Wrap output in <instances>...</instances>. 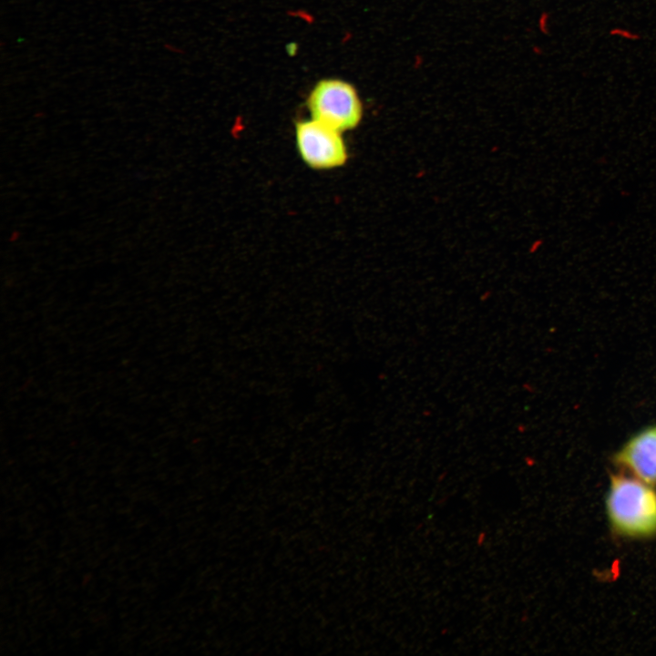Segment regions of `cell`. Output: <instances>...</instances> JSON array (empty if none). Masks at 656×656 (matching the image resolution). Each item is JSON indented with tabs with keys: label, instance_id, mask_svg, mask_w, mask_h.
Masks as SVG:
<instances>
[{
	"label": "cell",
	"instance_id": "obj_1",
	"mask_svg": "<svg viewBox=\"0 0 656 656\" xmlns=\"http://www.w3.org/2000/svg\"><path fill=\"white\" fill-rule=\"evenodd\" d=\"M606 509L613 528L621 535H656V491L640 479L612 476Z\"/></svg>",
	"mask_w": 656,
	"mask_h": 656
},
{
	"label": "cell",
	"instance_id": "obj_2",
	"mask_svg": "<svg viewBox=\"0 0 656 656\" xmlns=\"http://www.w3.org/2000/svg\"><path fill=\"white\" fill-rule=\"evenodd\" d=\"M313 119L340 132L357 127L363 117V106L356 89L337 78L322 79L307 97Z\"/></svg>",
	"mask_w": 656,
	"mask_h": 656
},
{
	"label": "cell",
	"instance_id": "obj_3",
	"mask_svg": "<svg viewBox=\"0 0 656 656\" xmlns=\"http://www.w3.org/2000/svg\"><path fill=\"white\" fill-rule=\"evenodd\" d=\"M295 141L302 159L312 169H334L347 160L342 132L315 119L296 123Z\"/></svg>",
	"mask_w": 656,
	"mask_h": 656
},
{
	"label": "cell",
	"instance_id": "obj_4",
	"mask_svg": "<svg viewBox=\"0 0 656 656\" xmlns=\"http://www.w3.org/2000/svg\"><path fill=\"white\" fill-rule=\"evenodd\" d=\"M615 459L638 479L656 485V425L630 439Z\"/></svg>",
	"mask_w": 656,
	"mask_h": 656
}]
</instances>
